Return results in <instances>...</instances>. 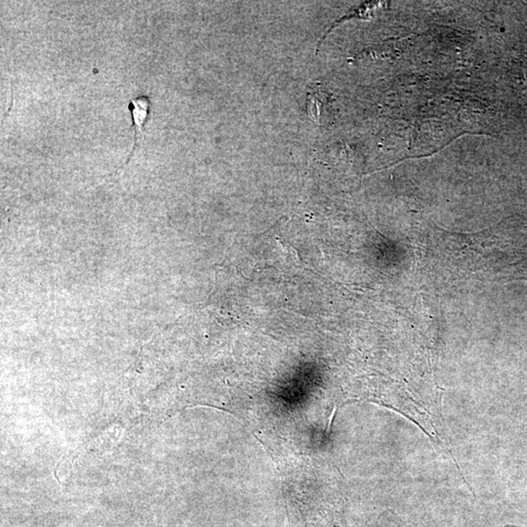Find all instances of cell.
<instances>
[{"instance_id": "obj_1", "label": "cell", "mask_w": 527, "mask_h": 527, "mask_svg": "<svg viewBox=\"0 0 527 527\" xmlns=\"http://www.w3.org/2000/svg\"><path fill=\"white\" fill-rule=\"evenodd\" d=\"M150 108L151 101L148 99V97H146V96H141V97L135 98V99L129 101L128 110H129L131 118H132L133 127H134L135 131V141L134 144H133V148L132 151H131L129 158H128L127 163H128L131 156L134 153L135 148L138 143L139 134H140V133H142L143 134L144 127H145L146 123H147L148 120V115H150Z\"/></svg>"}]
</instances>
